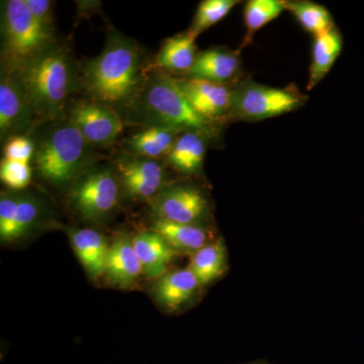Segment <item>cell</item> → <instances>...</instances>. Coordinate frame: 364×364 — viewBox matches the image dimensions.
I'll use <instances>...</instances> for the list:
<instances>
[{"mask_svg": "<svg viewBox=\"0 0 364 364\" xmlns=\"http://www.w3.org/2000/svg\"><path fill=\"white\" fill-rule=\"evenodd\" d=\"M240 69L238 54L224 48H212L198 55L193 68L188 72V78L202 79L223 83L231 80Z\"/></svg>", "mask_w": 364, "mask_h": 364, "instance_id": "obj_15", "label": "cell"}, {"mask_svg": "<svg viewBox=\"0 0 364 364\" xmlns=\"http://www.w3.org/2000/svg\"><path fill=\"white\" fill-rule=\"evenodd\" d=\"M153 231L159 234L177 253L195 254L214 241L210 232L198 225L176 224L156 219Z\"/></svg>", "mask_w": 364, "mask_h": 364, "instance_id": "obj_18", "label": "cell"}, {"mask_svg": "<svg viewBox=\"0 0 364 364\" xmlns=\"http://www.w3.org/2000/svg\"><path fill=\"white\" fill-rule=\"evenodd\" d=\"M250 364H265V363H250Z\"/></svg>", "mask_w": 364, "mask_h": 364, "instance_id": "obj_31", "label": "cell"}, {"mask_svg": "<svg viewBox=\"0 0 364 364\" xmlns=\"http://www.w3.org/2000/svg\"><path fill=\"white\" fill-rule=\"evenodd\" d=\"M342 49L343 38L336 26L330 32L315 38L309 74V90H313L329 73L341 54Z\"/></svg>", "mask_w": 364, "mask_h": 364, "instance_id": "obj_19", "label": "cell"}, {"mask_svg": "<svg viewBox=\"0 0 364 364\" xmlns=\"http://www.w3.org/2000/svg\"><path fill=\"white\" fill-rule=\"evenodd\" d=\"M35 20L53 37V2L49 0H26Z\"/></svg>", "mask_w": 364, "mask_h": 364, "instance_id": "obj_30", "label": "cell"}, {"mask_svg": "<svg viewBox=\"0 0 364 364\" xmlns=\"http://www.w3.org/2000/svg\"><path fill=\"white\" fill-rule=\"evenodd\" d=\"M35 146L40 176L56 186L75 179L90 159V144L69 119L55 124Z\"/></svg>", "mask_w": 364, "mask_h": 364, "instance_id": "obj_4", "label": "cell"}, {"mask_svg": "<svg viewBox=\"0 0 364 364\" xmlns=\"http://www.w3.org/2000/svg\"><path fill=\"white\" fill-rule=\"evenodd\" d=\"M134 104H136L139 117L149 127L203 132L212 124V119L196 111L179 88L176 79L165 74H155L147 78Z\"/></svg>", "mask_w": 364, "mask_h": 364, "instance_id": "obj_3", "label": "cell"}, {"mask_svg": "<svg viewBox=\"0 0 364 364\" xmlns=\"http://www.w3.org/2000/svg\"><path fill=\"white\" fill-rule=\"evenodd\" d=\"M134 248L142 263L144 269L163 267L173 259L176 251L170 247L164 239L156 232H143L133 238Z\"/></svg>", "mask_w": 364, "mask_h": 364, "instance_id": "obj_24", "label": "cell"}, {"mask_svg": "<svg viewBox=\"0 0 364 364\" xmlns=\"http://www.w3.org/2000/svg\"><path fill=\"white\" fill-rule=\"evenodd\" d=\"M1 26L4 57L9 68L23 65L53 43L52 36L35 20L26 0L1 2Z\"/></svg>", "mask_w": 364, "mask_h": 364, "instance_id": "obj_5", "label": "cell"}, {"mask_svg": "<svg viewBox=\"0 0 364 364\" xmlns=\"http://www.w3.org/2000/svg\"><path fill=\"white\" fill-rule=\"evenodd\" d=\"M239 1L237 0H205L200 2L196 11L191 32L196 36L210 26L220 23L229 14Z\"/></svg>", "mask_w": 364, "mask_h": 364, "instance_id": "obj_27", "label": "cell"}, {"mask_svg": "<svg viewBox=\"0 0 364 364\" xmlns=\"http://www.w3.org/2000/svg\"><path fill=\"white\" fill-rule=\"evenodd\" d=\"M81 81L97 104L111 109L133 105L147 81L142 51L119 33L109 36L102 52L83 63Z\"/></svg>", "mask_w": 364, "mask_h": 364, "instance_id": "obj_1", "label": "cell"}, {"mask_svg": "<svg viewBox=\"0 0 364 364\" xmlns=\"http://www.w3.org/2000/svg\"><path fill=\"white\" fill-rule=\"evenodd\" d=\"M188 102L202 116L213 119L231 112L232 90L223 83L202 79H176Z\"/></svg>", "mask_w": 364, "mask_h": 364, "instance_id": "obj_12", "label": "cell"}, {"mask_svg": "<svg viewBox=\"0 0 364 364\" xmlns=\"http://www.w3.org/2000/svg\"><path fill=\"white\" fill-rule=\"evenodd\" d=\"M0 178L9 188L21 191L32 181L30 163L14 161L4 158L0 163Z\"/></svg>", "mask_w": 364, "mask_h": 364, "instance_id": "obj_28", "label": "cell"}, {"mask_svg": "<svg viewBox=\"0 0 364 364\" xmlns=\"http://www.w3.org/2000/svg\"><path fill=\"white\" fill-rule=\"evenodd\" d=\"M305 98L289 88L245 81L232 90L231 112L246 121H262L294 111Z\"/></svg>", "mask_w": 364, "mask_h": 364, "instance_id": "obj_6", "label": "cell"}, {"mask_svg": "<svg viewBox=\"0 0 364 364\" xmlns=\"http://www.w3.org/2000/svg\"><path fill=\"white\" fill-rule=\"evenodd\" d=\"M35 143L28 136H13L4 145V158L14 161L30 163L35 154Z\"/></svg>", "mask_w": 364, "mask_h": 364, "instance_id": "obj_29", "label": "cell"}, {"mask_svg": "<svg viewBox=\"0 0 364 364\" xmlns=\"http://www.w3.org/2000/svg\"><path fill=\"white\" fill-rule=\"evenodd\" d=\"M284 4L299 25L315 38L335 28L331 14L321 4L312 1H284Z\"/></svg>", "mask_w": 364, "mask_h": 364, "instance_id": "obj_25", "label": "cell"}, {"mask_svg": "<svg viewBox=\"0 0 364 364\" xmlns=\"http://www.w3.org/2000/svg\"><path fill=\"white\" fill-rule=\"evenodd\" d=\"M200 282L191 268H181L165 273L154 287V296L160 305L177 310L195 296Z\"/></svg>", "mask_w": 364, "mask_h": 364, "instance_id": "obj_16", "label": "cell"}, {"mask_svg": "<svg viewBox=\"0 0 364 364\" xmlns=\"http://www.w3.org/2000/svg\"><path fill=\"white\" fill-rule=\"evenodd\" d=\"M35 117L18 73L14 69L2 71L0 81V134L2 140L21 136V133L30 128Z\"/></svg>", "mask_w": 364, "mask_h": 364, "instance_id": "obj_8", "label": "cell"}, {"mask_svg": "<svg viewBox=\"0 0 364 364\" xmlns=\"http://www.w3.org/2000/svg\"><path fill=\"white\" fill-rule=\"evenodd\" d=\"M207 200L198 189L176 186L163 191L155 203L157 219L176 224L198 225L207 212Z\"/></svg>", "mask_w": 364, "mask_h": 364, "instance_id": "obj_11", "label": "cell"}, {"mask_svg": "<svg viewBox=\"0 0 364 364\" xmlns=\"http://www.w3.org/2000/svg\"><path fill=\"white\" fill-rule=\"evenodd\" d=\"M200 134L188 131L177 136L168 154V161L174 168L183 173H193L202 168L207 147Z\"/></svg>", "mask_w": 364, "mask_h": 364, "instance_id": "obj_21", "label": "cell"}, {"mask_svg": "<svg viewBox=\"0 0 364 364\" xmlns=\"http://www.w3.org/2000/svg\"><path fill=\"white\" fill-rule=\"evenodd\" d=\"M90 145L107 146L114 143L124 128L121 117L111 107L97 102H81L68 117Z\"/></svg>", "mask_w": 364, "mask_h": 364, "instance_id": "obj_9", "label": "cell"}, {"mask_svg": "<svg viewBox=\"0 0 364 364\" xmlns=\"http://www.w3.org/2000/svg\"><path fill=\"white\" fill-rule=\"evenodd\" d=\"M69 235L72 247L88 274L92 279L104 274L111 246L105 237L92 229H72Z\"/></svg>", "mask_w": 364, "mask_h": 364, "instance_id": "obj_17", "label": "cell"}, {"mask_svg": "<svg viewBox=\"0 0 364 364\" xmlns=\"http://www.w3.org/2000/svg\"><path fill=\"white\" fill-rule=\"evenodd\" d=\"M69 198L81 217L100 221L111 215L119 203V177L109 168L90 170L79 177Z\"/></svg>", "mask_w": 364, "mask_h": 364, "instance_id": "obj_7", "label": "cell"}, {"mask_svg": "<svg viewBox=\"0 0 364 364\" xmlns=\"http://www.w3.org/2000/svg\"><path fill=\"white\" fill-rule=\"evenodd\" d=\"M41 205L25 193H2L0 198V239L4 243L25 236L40 219Z\"/></svg>", "mask_w": 364, "mask_h": 364, "instance_id": "obj_10", "label": "cell"}, {"mask_svg": "<svg viewBox=\"0 0 364 364\" xmlns=\"http://www.w3.org/2000/svg\"><path fill=\"white\" fill-rule=\"evenodd\" d=\"M196 37L198 36L189 30L165 41L158 55L157 63L170 71L191 70L198 55L196 48Z\"/></svg>", "mask_w": 364, "mask_h": 364, "instance_id": "obj_20", "label": "cell"}, {"mask_svg": "<svg viewBox=\"0 0 364 364\" xmlns=\"http://www.w3.org/2000/svg\"><path fill=\"white\" fill-rule=\"evenodd\" d=\"M14 70L36 117L54 119L63 111L76 81L75 69L65 48L52 43Z\"/></svg>", "mask_w": 364, "mask_h": 364, "instance_id": "obj_2", "label": "cell"}, {"mask_svg": "<svg viewBox=\"0 0 364 364\" xmlns=\"http://www.w3.org/2000/svg\"><path fill=\"white\" fill-rule=\"evenodd\" d=\"M287 11L282 0H250L244 9V23L247 30V39L263 26L272 23Z\"/></svg>", "mask_w": 364, "mask_h": 364, "instance_id": "obj_26", "label": "cell"}, {"mask_svg": "<svg viewBox=\"0 0 364 364\" xmlns=\"http://www.w3.org/2000/svg\"><path fill=\"white\" fill-rule=\"evenodd\" d=\"M144 267L129 236L117 238L109 246L105 274L114 286L130 287L136 282Z\"/></svg>", "mask_w": 364, "mask_h": 364, "instance_id": "obj_14", "label": "cell"}, {"mask_svg": "<svg viewBox=\"0 0 364 364\" xmlns=\"http://www.w3.org/2000/svg\"><path fill=\"white\" fill-rule=\"evenodd\" d=\"M227 267V253L222 240H214L193 254L189 268L200 286H207L222 277Z\"/></svg>", "mask_w": 364, "mask_h": 364, "instance_id": "obj_22", "label": "cell"}, {"mask_svg": "<svg viewBox=\"0 0 364 364\" xmlns=\"http://www.w3.org/2000/svg\"><path fill=\"white\" fill-rule=\"evenodd\" d=\"M181 131L163 127H148L132 136L129 145L135 154L148 159H155L163 155L169 154L174 143L176 134Z\"/></svg>", "mask_w": 364, "mask_h": 364, "instance_id": "obj_23", "label": "cell"}, {"mask_svg": "<svg viewBox=\"0 0 364 364\" xmlns=\"http://www.w3.org/2000/svg\"><path fill=\"white\" fill-rule=\"evenodd\" d=\"M163 177L161 165L148 158L129 160L119 165V181L131 198H152L161 188Z\"/></svg>", "mask_w": 364, "mask_h": 364, "instance_id": "obj_13", "label": "cell"}]
</instances>
